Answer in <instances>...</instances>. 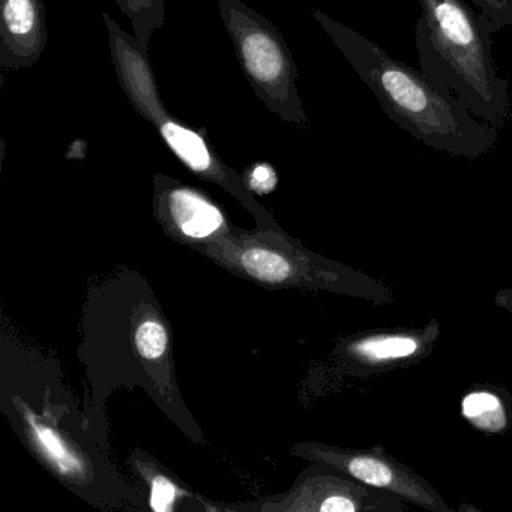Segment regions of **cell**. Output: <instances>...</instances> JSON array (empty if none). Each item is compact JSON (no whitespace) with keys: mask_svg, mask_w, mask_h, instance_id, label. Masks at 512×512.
<instances>
[{"mask_svg":"<svg viewBox=\"0 0 512 512\" xmlns=\"http://www.w3.org/2000/svg\"><path fill=\"white\" fill-rule=\"evenodd\" d=\"M418 349V343L409 337H376L356 344L355 350L371 361L406 358Z\"/></svg>","mask_w":512,"mask_h":512,"instance_id":"obj_9","label":"cell"},{"mask_svg":"<svg viewBox=\"0 0 512 512\" xmlns=\"http://www.w3.org/2000/svg\"><path fill=\"white\" fill-rule=\"evenodd\" d=\"M176 500V487L164 478V476H155L152 481L151 506L154 511L167 512L172 511L173 503Z\"/></svg>","mask_w":512,"mask_h":512,"instance_id":"obj_14","label":"cell"},{"mask_svg":"<svg viewBox=\"0 0 512 512\" xmlns=\"http://www.w3.org/2000/svg\"><path fill=\"white\" fill-rule=\"evenodd\" d=\"M241 52L248 73L262 85H272L287 76V59L275 38L263 31L242 35Z\"/></svg>","mask_w":512,"mask_h":512,"instance_id":"obj_4","label":"cell"},{"mask_svg":"<svg viewBox=\"0 0 512 512\" xmlns=\"http://www.w3.org/2000/svg\"><path fill=\"white\" fill-rule=\"evenodd\" d=\"M161 133H163L167 145L191 170L208 172L211 169V154H209L205 140L199 134L176 124V122H167Z\"/></svg>","mask_w":512,"mask_h":512,"instance_id":"obj_5","label":"cell"},{"mask_svg":"<svg viewBox=\"0 0 512 512\" xmlns=\"http://www.w3.org/2000/svg\"><path fill=\"white\" fill-rule=\"evenodd\" d=\"M419 5V68L473 116L502 130L511 118L512 85L494 64L493 35L499 29L469 0H419Z\"/></svg>","mask_w":512,"mask_h":512,"instance_id":"obj_2","label":"cell"},{"mask_svg":"<svg viewBox=\"0 0 512 512\" xmlns=\"http://www.w3.org/2000/svg\"><path fill=\"white\" fill-rule=\"evenodd\" d=\"M347 467L356 479H361L365 484L374 485V487H388L394 481L392 470L376 458H353Z\"/></svg>","mask_w":512,"mask_h":512,"instance_id":"obj_12","label":"cell"},{"mask_svg":"<svg viewBox=\"0 0 512 512\" xmlns=\"http://www.w3.org/2000/svg\"><path fill=\"white\" fill-rule=\"evenodd\" d=\"M4 23L16 38L28 37L37 28V7L34 0H5Z\"/></svg>","mask_w":512,"mask_h":512,"instance_id":"obj_10","label":"cell"},{"mask_svg":"<svg viewBox=\"0 0 512 512\" xmlns=\"http://www.w3.org/2000/svg\"><path fill=\"white\" fill-rule=\"evenodd\" d=\"M317 19L386 116L410 136L437 151L469 158L496 146L500 128L473 116L424 71L397 61L379 44L323 14L317 13Z\"/></svg>","mask_w":512,"mask_h":512,"instance_id":"obj_1","label":"cell"},{"mask_svg":"<svg viewBox=\"0 0 512 512\" xmlns=\"http://www.w3.org/2000/svg\"><path fill=\"white\" fill-rule=\"evenodd\" d=\"M136 347L143 358L160 359L167 349V334L157 320H145L136 331Z\"/></svg>","mask_w":512,"mask_h":512,"instance_id":"obj_11","label":"cell"},{"mask_svg":"<svg viewBox=\"0 0 512 512\" xmlns=\"http://www.w3.org/2000/svg\"><path fill=\"white\" fill-rule=\"evenodd\" d=\"M463 413L467 419L485 430H500L505 425L502 404L490 392H473L463 400Z\"/></svg>","mask_w":512,"mask_h":512,"instance_id":"obj_8","label":"cell"},{"mask_svg":"<svg viewBox=\"0 0 512 512\" xmlns=\"http://www.w3.org/2000/svg\"><path fill=\"white\" fill-rule=\"evenodd\" d=\"M28 422L38 448L59 472L64 475H80L83 472L82 461L68 448L67 443L53 428L41 424L31 413H29Z\"/></svg>","mask_w":512,"mask_h":512,"instance_id":"obj_6","label":"cell"},{"mask_svg":"<svg viewBox=\"0 0 512 512\" xmlns=\"http://www.w3.org/2000/svg\"><path fill=\"white\" fill-rule=\"evenodd\" d=\"M275 184H277V178H275V173L272 172L271 167L257 166L251 173V187L257 193H269V191L274 190Z\"/></svg>","mask_w":512,"mask_h":512,"instance_id":"obj_15","label":"cell"},{"mask_svg":"<svg viewBox=\"0 0 512 512\" xmlns=\"http://www.w3.org/2000/svg\"><path fill=\"white\" fill-rule=\"evenodd\" d=\"M242 266L251 277L266 283H281L287 280L293 271L292 263L286 257L265 248H251L245 251L242 254Z\"/></svg>","mask_w":512,"mask_h":512,"instance_id":"obj_7","label":"cell"},{"mask_svg":"<svg viewBox=\"0 0 512 512\" xmlns=\"http://www.w3.org/2000/svg\"><path fill=\"white\" fill-rule=\"evenodd\" d=\"M320 511L325 512H352L356 505L346 496H331L320 505Z\"/></svg>","mask_w":512,"mask_h":512,"instance_id":"obj_16","label":"cell"},{"mask_svg":"<svg viewBox=\"0 0 512 512\" xmlns=\"http://www.w3.org/2000/svg\"><path fill=\"white\" fill-rule=\"evenodd\" d=\"M479 11L490 17L499 31L512 28V0H469Z\"/></svg>","mask_w":512,"mask_h":512,"instance_id":"obj_13","label":"cell"},{"mask_svg":"<svg viewBox=\"0 0 512 512\" xmlns=\"http://www.w3.org/2000/svg\"><path fill=\"white\" fill-rule=\"evenodd\" d=\"M170 211L179 229L190 238H209L224 226L220 209L194 191H173Z\"/></svg>","mask_w":512,"mask_h":512,"instance_id":"obj_3","label":"cell"}]
</instances>
